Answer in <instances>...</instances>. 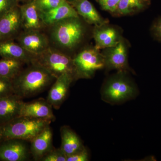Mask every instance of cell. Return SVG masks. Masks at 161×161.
I'll use <instances>...</instances> for the list:
<instances>
[{"label":"cell","instance_id":"obj_1","mask_svg":"<svg viewBox=\"0 0 161 161\" xmlns=\"http://www.w3.org/2000/svg\"><path fill=\"white\" fill-rule=\"evenodd\" d=\"M44 31L50 46L71 57L70 53L80 46L86 33L85 26L79 16L62 20L46 27Z\"/></svg>","mask_w":161,"mask_h":161},{"label":"cell","instance_id":"obj_2","mask_svg":"<svg viewBox=\"0 0 161 161\" xmlns=\"http://www.w3.org/2000/svg\"><path fill=\"white\" fill-rule=\"evenodd\" d=\"M56 79L43 67L32 62L12 79L14 94L22 98L35 96L47 88Z\"/></svg>","mask_w":161,"mask_h":161},{"label":"cell","instance_id":"obj_3","mask_svg":"<svg viewBox=\"0 0 161 161\" xmlns=\"http://www.w3.org/2000/svg\"><path fill=\"white\" fill-rule=\"evenodd\" d=\"M52 121L19 116L2 125L3 140L16 139L31 142Z\"/></svg>","mask_w":161,"mask_h":161},{"label":"cell","instance_id":"obj_4","mask_svg":"<svg viewBox=\"0 0 161 161\" xmlns=\"http://www.w3.org/2000/svg\"><path fill=\"white\" fill-rule=\"evenodd\" d=\"M119 72L118 75L108 79L103 85L101 95L103 100L111 104H119L133 99L138 93L135 85Z\"/></svg>","mask_w":161,"mask_h":161},{"label":"cell","instance_id":"obj_5","mask_svg":"<svg viewBox=\"0 0 161 161\" xmlns=\"http://www.w3.org/2000/svg\"><path fill=\"white\" fill-rule=\"evenodd\" d=\"M32 62L40 64L56 78L64 74H71L75 78L73 57L51 46L36 55Z\"/></svg>","mask_w":161,"mask_h":161},{"label":"cell","instance_id":"obj_6","mask_svg":"<svg viewBox=\"0 0 161 161\" xmlns=\"http://www.w3.org/2000/svg\"><path fill=\"white\" fill-rule=\"evenodd\" d=\"M95 47H88L78 52L73 57L75 80L89 79L96 71L105 67L104 55Z\"/></svg>","mask_w":161,"mask_h":161},{"label":"cell","instance_id":"obj_7","mask_svg":"<svg viewBox=\"0 0 161 161\" xmlns=\"http://www.w3.org/2000/svg\"><path fill=\"white\" fill-rule=\"evenodd\" d=\"M15 40L27 51L36 55L50 46L46 33L39 30H23Z\"/></svg>","mask_w":161,"mask_h":161},{"label":"cell","instance_id":"obj_8","mask_svg":"<svg viewBox=\"0 0 161 161\" xmlns=\"http://www.w3.org/2000/svg\"><path fill=\"white\" fill-rule=\"evenodd\" d=\"M23 30L19 5L0 19V41L15 40Z\"/></svg>","mask_w":161,"mask_h":161},{"label":"cell","instance_id":"obj_9","mask_svg":"<svg viewBox=\"0 0 161 161\" xmlns=\"http://www.w3.org/2000/svg\"><path fill=\"white\" fill-rule=\"evenodd\" d=\"M29 156V151L24 141L9 139L0 143V161H26Z\"/></svg>","mask_w":161,"mask_h":161},{"label":"cell","instance_id":"obj_10","mask_svg":"<svg viewBox=\"0 0 161 161\" xmlns=\"http://www.w3.org/2000/svg\"><path fill=\"white\" fill-rule=\"evenodd\" d=\"M75 78L73 75L64 74L56 78L51 87L47 101L56 109H58L67 96L70 86Z\"/></svg>","mask_w":161,"mask_h":161},{"label":"cell","instance_id":"obj_11","mask_svg":"<svg viewBox=\"0 0 161 161\" xmlns=\"http://www.w3.org/2000/svg\"><path fill=\"white\" fill-rule=\"evenodd\" d=\"M51 105L43 99H38L29 103L23 102L19 116L53 121L55 116Z\"/></svg>","mask_w":161,"mask_h":161},{"label":"cell","instance_id":"obj_12","mask_svg":"<svg viewBox=\"0 0 161 161\" xmlns=\"http://www.w3.org/2000/svg\"><path fill=\"white\" fill-rule=\"evenodd\" d=\"M36 55L27 51L14 40L0 41V57L23 61L26 64L31 63Z\"/></svg>","mask_w":161,"mask_h":161},{"label":"cell","instance_id":"obj_13","mask_svg":"<svg viewBox=\"0 0 161 161\" xmlns=\"http://www.w3.org/2000/svg\"><path fill=\"white\" fill-rule=\"evenodd\" d=\"M23 30L44 31L45 26L34 0L19 5Z\"/></svg>","mask_w":161,"mask_h":161},{"label":"cell","instance_id":"obj_14","mask_svg":"<svg viewBox=\"0 0 161 161\" xmlns=\"http://www.w3.org/2000/svg\"><path fill=\"white\" fill-rule=\"evenodd\" d=\"M23 102L15 94L0 98V125L19 117Z\"/></svg>","mask_w":161,"mask_h":161},{"label":"cell","instance_id":"obj_15","mask_svg":"<svg viewBox=\"0 0 161 161\" xmlns=\"http://www.w3.org/2000/svg\"><path fill=\"white\" fill-rule=\"evenodd\" d=\"M109 50L104 55L105 67L110 69L125 72L128 68L127 52L125 46L122 41Z\"/></svg>","mask_w":161,"mask_h":161},{"label":"cell","instance_id":"obj_16","mask_svg":"<svg viewBox=\"0 0 161 161\" xmlns=\"http://www.w3.org/2000/svg\"><path fill=\"white\" fill-rule=\"evenodd\" d=\"M40 13L45 28L67 18L79 16L75 8L67 2L54 9Z\"/></svg>","mask_w":161,"mask_h":161},{"label":"cell","instance_id":"obj_17","mask_svg":"<svg viewBox=\"0 0 161 161\" xmlns=\"http://www.w3.org/2000/svg\"><path fill=\"white\" fill-rule=\"evenodd\" d=\"M30 152L36 160H40L53 149V133L47 126L31 142Z\"/></svg>","mask_w":161,"mask_h":161},{"label":"cell","instance_id":"obj_18","mask_svg":"<svg viewBox=\"0 0 161 161\" xmlns=\"http://www.w3.org/2000/svg\"><path fill=\"white\" fill-rule=\"evenodd\" d=\"M72 5L78 15L81 17L86 23L98 27L104 26L107 23V21L101 16L88 0H78Z\"/></svg>","mask_w":161,"mask_h":161},{"label":"cell","instance_id":"obj_19","mask_svg":"<svg viewBox=\"0 0 161 161\" xmlns=\"http://www.w3.org/2000/svg\"><path fill=\"white\" fill-rule=\"evenodd\" d=\"M95 26L93 31L96 49L110 48L119 43L118 33L114 28L108 26Z\"/></svg>","mask_w":161,"mask_h":161},{"label":"cell","instance_id":"obj_20","mask_svg":"<svg viewBox=\"0 0 161 161\" xmlns=\"http://www.w3.org/2000/svg\"><path fill=\"white\" fill-rule=\"evenodd\" d=\"M60 148L67 156L80 151L85 147L78 135L69 127H62L60 130Z\"/></svg>","mask_w":161,"mask_h":161},{"label":"cell","instance_id":"obj_21","mask_svg":"<svg viewBox=\"0 0 161 161\" xmlns=\"http://www.w3.org/2000/svg\"><path fill=\"white\" fill-rule=\"evenodd\" d=\"M25 64L20 60L3 58L0 60V76L12 80L24 69Z\"/></svg>","mask_w":161,"mask_h":161},{"label":"cell","instance_id":"obj_22","mask_svg":"<svg viewBox=\"0 0 161 161\" xmlns=\"http://www.w3.org/2000/svg\"><path fill=\"white\" fill-rule=\"evenodd\" d=\"M149 3L148 0H119L116 12L120 14H129L144 9Z\"/></svg>","mask_w":161,"mask_h":161},{"label":"cell","instance_id":"obj_23","mask_svg":"<svg viewBox=\"0 0 161 161\" xmlns=\"http://www.w3.org/2000/svg\"><path fill=\"white\" fill-rule=\"evenodd\" d=\"M40 12L47 11L56 8L67 1L65 0H34Z\"/></svg>","mask_w":161,"mask_h":161},{"label":"cell","instance_id":"obj_24","mask_svg":"<svg viewBox=\"0 0 161 161\" xmlns=\"http://www.w3.org/2000/svg\"><path fill=\"white\" fill-rule=\"evenodd\" d=\"M14 94L12 80L0 76V98Z\"/></svg>","mask_w":161,"mask_h":161},{"label":"cell","instance_id":"obj_25","mask_svg":"<svg viewBox=\"0 0 161 161\" xmlns=\"http://www.w3.org/2000/svg\"><path fill=\"white\" fill-rule=\"evenodd\" d=\"M42 161H67V156L62 150L59 149H53L40 159Z\"/></svg>","mask_w":161,"mask_h":161},{"label":"cell","instance_id":"obj_26","mask_svg":"<svg viewBox=\"0 0 161 161\" xmlns=\"http://www.w3.org/2000/svg\"><path fill=\"white\" fill-rule=\"evenodd\" d=\"M18 0H0V19L12 9L19 6Z\"/></svg>","mask_w":161,"mask_h":161},{"label":"cell","instance_id":"obj_27","mask_svg":"<svg viewBox=\"0 0 161 161\" xmlns=\"http://www.w3.org/2000/svg\"><path fill=\"white\" fill-rule=\"evenodd\" d=\"M103 10L116 12L119 0H96Z\"/></svg>","mask_w":161,"mask_h":161},{"label":"cell","instance_id":"obj_28","mask_svg":"<svg viewBox=\"0 0 161 161\" xmlns=\"http://www.w3.org/2000/svg\"><path fill=\"white\" fill-rule=\"evenodd\" d=\"M89 159V155L85 147L82 150L67 156V161H87Z\"/></svg>","mask_w":161,"mask_h":161},{"label":"cell","instance_id":"obj_29","mask_svg":"<svg viewBox=\"0 0 161 161\" xmlns=\"http://www.w3.org/2000/svg\"><path fill=\"white\" fill-rule=\"evenodd\" d=\"M152 31L155 37L161 41V18L157 20L153 24Z\"/></svg>","mask_w":161,"mask_h":161},{"label":"cell","instance_id":"obj_30","mask_svg":"<svg viewBox=\"0 0 161 161\" xmlns=\"http://www.w3.org/2000/svg\"><path fill=\"white\" fill-rule=\"evenodd\" d=\"M3 140V132H2V129L1 126L0 125V143Z\"/></svg>","mask_w":161,"mask_h":161},{"label":"cell","instance_id":"obj_31","mask_svg":"<svg viewBox=\"0 0 161 161\" xmlns=\"http://www.w3.org/2000/svg\"><path fill=\"white\" fill-rule=\"evenodd\" d=\"M65 1H67V2H68V3H70L71 5H72V4H73V3H75V2L78 1V0H65Z\"/></svg>","mask_w":161,"mask_h":161},{"label":"cell","instance_id":"obj_32","mask_svg":"<svg viewBox=\"0 0 161 161\" xmlns=\"http://www.w3.org/2000/svg\"><path fill=\"white\" fill-rule=\"evenodd\" d=\"M19 2H23L24 3H27V2H31L33 0H18Z\"/></svg>","mask_w":161,"mask_h":161},{"label":"cell","instance_id":"obj_33","mask_svg":"<svg viewBox=\"0 0 161 161\" xmlns=\"http://www.w3.org/2000/svg\"><path fill=\"white\" fill-rule=\"evenodd\" d=\"M148 1H150V0H148Z\"/></svg>","mask_w":161,"mask_h":161}]
</instances>
